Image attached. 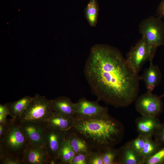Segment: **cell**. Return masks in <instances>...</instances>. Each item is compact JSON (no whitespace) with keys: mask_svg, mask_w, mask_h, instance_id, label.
Returning a JSON list of instances; mask_svg holds the SVG:
<instances>
[{"mask_svg":"<svg viewBox=\"0 0 164 164\" xmlns=\"http://www.w3.org/2000/svg\"><path fill=\"white\" fill-rule=\"evenodd\" d=\"M162 147L153 140L152 137H147L140 155L143 164L146 159L153 155Z\"/></svg>","mask_w":164,"mask_h":164,"instance_id":"cell-21","label":"cell"},{"mask_svg":"<svg viewBox=\"0 0 164 164\" xmlns=\"http://www.w3.org/2000/svg\"><path fill=\"white\" fill-rule=\"evenodd\" d=\"M154 141L159 145L164 146V122L161 123L154 135Z\"/></svg>","mask_w":164,"mask_h":164,"instance_id":"cell-27","label":"cell"},{"mask_svg":"<svg viewBox=\"0 0 164 164\" xmlns=\"http://www.w3.org/2000/svg\"><path fill=\"white\" fill-rule=\"evenodd\" d=\"M136 111L141 115L157 117L162 112L163 103L160 97L147 91L138 97L135 101Z\"/></svg>","mask_w":164,"mask_h":164,"instance_id":"cell-7","label":"cell"},{"mask_svg":"<svg viewBox=\"0 0 164 164\" xmlns=\"http://www.w3.org/2000/svg\"><path fill=\"white\" fill-rule=\"evenodd\" d=\"M9 120L7 131L0 136V150L22 157L29 143L17 119L11 117Z\"/></svg>","mask_w":164,"mask_h":164,"instance_id":"cell-3","label":"cell"},{"mask_svg":"<svg viewBox=\"0 0 164 164\" xmlns=\"http://www.w3.org/2000/svg\"><path fill=\"white\" fill-rule=\"evenodd\" d=\"M147 138L138 135L135 139L128 143L131 147L140 155Z\"/></svg>","mask_w":164,"mask_h":164,"instance_id":"cell-25","label":"cell"},{"mask_svg":"<svg viewBox=\"0 0 164 164\" xmlns=\"http://www.w3.org/2000/svg\"><path fill=\"white\" fill-rule=\"evenodd\" d=\"M9 115V109L6 104H0V124L5 123L7 120L6 117Z\"/></svg>","mask_w":164,"mask_h":164,"instance_id":"cell-29","label":"cell"},{"mask_svg":"<svg viewBox=\"0 0 164 164\" xmlns=\"http://www.w3.org/2000/svg\"><path fill=\"white\" fill-rule=\"evenodd\" d=\"M75 153L69 143L65 139L58 153L59 164H71Z\"/></svg>","mask_w":164,"mask_h":164,"instance_id":"cell-20","label":"cell"},{"mask_svg":"<svg viewBox=\"0 0 164 164\" xmlns=\"http://www.w3.org/2000/svg\"><path fill=\"white\" fill-rule=\"evenodd\" d=\"M138 31L154 51L164 44V22L160 18L150 16L144 19L139 24Z\"/></svg>","mask_w":164,"mask_h":164,"instance_id":"cell-4","label":"cell"},{"mask_svg":"<svg viewBox=\"0 0 164 164\" xmlns=\"http://www.w3.org/2000/svg\"><path fill=\"white\" fill-rule=\"evenodd\" d=\"M33 97L25 96L17 101L6 104L12 118H18L26 109Z\"/></svg>","mask_w":164,"mask_h":164,"instance_id":"cell-18","label":"cell"},{"mask_svg":"<svg viewBox=\"0 0 164 164\" xmlns=\"http://www.w3.org/2000/svg\"><path fill=\"white\" fill-rule=\"evenodd\" d=\"M149 62V67L145 70L140 78L144 81L147 91L152 92L159 82L161 74L159 67L154 64L152 60Z\"/></svg>","mask_w":164,"mask_h":164,"instance_id":"cell-15","label":"cell"},{"mask_svg":"<svg viewBox=\"0 0 164 164\" xmlns=\"http://www.w3.org/2000/svg\"><path fill=\"white\" fill-rule=\"evenodd\" d=\"M99 10L97 0H90L85 8V17L89 25L91 27H94L97 25Z\"/></svg>","mask_w":164,"mask_h":164,"instance_id":"cell-19","label":"cell"},{"mask_svg":"<svg viewBox=\"0 0 164 164\" xmlns=\"http://www.w3.org/2000/svg\"><path fill=\"white\" fill-rule=\"evenodd\" d=\"M52 100L36 94L26 109L18 118L20 122L34 121L44 122L52 114Z\"/></svg>","mask_w":164,"mask_h":164,"instance_id":"cell-5","label":"cell"},{"mask_svg":"<svg viewBox=\"0 0 164 164\" xmlns=\"http://www.w3.org/2000/svg\"><path fill=\"white\" fill-rule=\"evenodd\" d=\"M66 132L46 128L45 144L50 157L46 164H59L58 153L65 140Z\"/></svg>","mask_w":164,"mask_h":164,"instance_id":"cell-8","label":"cell"},{"mask_svg":"<svg viewBox=\"0 0 164 164\" xmlns=\"http://www.w3.org/2000/svg\"><path fill=\"white\" fill-rule=\"evenodd\" d=\"M23 164H46L50 156L45 145L29 144L22 155Z\"/></svg>","mask_w":164,"mask_h":164,"instance_id":"cell-11","label":"cell"},{"mask_svg":"<svg viewBox=\"0 0 164 164\" xmlns=\"http://www.w3.org/2000/svg\"><path fill=\"white\" fill-rule=\"evenodd\" d=\"M96 150L114 147L122 140L124 126L108 113L95 117L74 118L72 128Z\"/></svg>","mask_w":164,"mask_h":164,"instance_id":"cell-2","label":"cell"},{"mask_svg":"<svg viewBox=\"0 0 164 164\" xmlns=\"http://www.w3.org/2000/svg\"><path fill=\"white\" fill-rule=\"evenodd\" d=\"M75 103V118H88L107 114L108 108L100 105L97 101L81 98Z\"/></svg>","mask_w":164,"mask_h":164,"instance_id":"cell-9","label":"cell"},{"mask_svg":"<svg viewBox=\"0 0 164 164\" xmlns=\"http://www.w3.org/2000/svg\"><path fill=\"white\" fill-rule=\"evenodd\" d=\"M138 135L146 137H152L161 124L157 117L141 115L135 121Z\"/></svg>","mask_w":164,"mask_h":164,"instance_id":"cell-12","label":"cell"},{"mask_svg":"<svg viewBox=\"0 0 164 164\" xmlns=\"http://www.w3.org/2000/svg\"><path fill=\"white\" fill-rule=\"evenodd\" d=\"M18 121L29 144L45 145L46 127L44 122L34 121Z\"/></svg>","mask_w":164,"mask_h":164,"instance_id":"cell-10","label":"cell"},{"mask_svg":"<svg viewBox=\"0 0 164 164\" xmlns=\"http://www.w3.org/2000/svg\"><path fill=\"white\" fill-rule=\"evenodd\" d=\"M157 12L160 17L164 16V0H163L159 4Z\"/></svg>","mask_w":164,"mask_h":164,"instance_id":"cell-30","label":"cell"},{"mask_svg":"<svg viewBox=\"0 0 164 164\" xmlns=\"http://www.w3.org/2000/svg\"><path fill=\"white\" fill-rule=\"evenodd\" d=\"M0 164H23V157L0 150Z\"/></svg>","mask_w":164,"mask_h":164,"instance_id":"cell-22","label":"cell"},{"mask_svg":"<svg viewBox=\"0 0 164 164\" xmlns=\"http://www.w3.org/2000/svg\"><path fill=\"white\" fill-rule=\"evenodd\" d=\"M164 97V94L163 95H162L160 97Z\"/></svg>","mask_w":164,"mask_h":164,"instance_id":"cell-31","label":"cell"},{"mask_svg":"<svg viewBox=\"0 0 164 164\" xmlns=\"http://www.w3.org/2000/svg\"><path fill=\"white\" fill-rule=\"evenodd\" d=\"M119 149L118 164H143L139 154L128 142Z\"/></svg>","mask_w":164,"mask_h":164,"instance_id":"cell-17","label":"cell"},{"mask_svg":"<svg viewBox=\"0 0 164 164\" xmlns=\"http://www.w3.org/2000/svg\"><path fill=\"white\" fill-rule=\"evenodd\" d=\"M119 149L110 147L102 151V160L103 164H117L116 159L118 158Z\"/></svg>","mask_w":164,"mask_h":164,"instance_id":"cell-23","label":"cell"},{"mask_svg":"<svg viewBox=\"0 0 164 164\" xmlns=\"http://www.w3.org/2000/svg\"><path fill=\"white\" fill-rule=\"evenodd\" d=\"M164 146L153 155L146 159L144 164H164Z\"/></svg>","mask_w":164,"mask_h":164,"instance_id":"cell-24","label":"cell"},{"mask_svg":"<svg viewBox=\"0 0 164 164\" xmlns=\"http://www.w3.org/2000/svg\"><path fill=\"white\" fill-rule=\"evenodd\" d=\"M84 71L98 101L116 108H124L132 104L138 97L140 77L114 47L103 44L92 46Z\"/></svg>","mask_w":164,"mask_h":164,"instance_id":"cell-1","label":"cell"},{"mask_svg":"<svg viewBox=\"0 0 164 164\" xmlns=\"http://www.w3.org/2000/svg\"><path fill=\"white\" fill-rule=\"evenodd\" d=\"M143 37L126 55V62L132 70L138 73L148 61L153 60L155 53Z\"/></svg>","mask_w":164,"mask_h":164,"instance_id":"cell-6","label":"cell"},{"mask_svg":"<svg viewBox=\"0 0 164 164\" xmlns=\"http://www.w3.org/2000/svg\"><path fill=\"white\" fill-rule=\"evenodd\" d=\"M51 107L54 113L73 118L75 116V103L65 96L52 100Z\"/></svg>","mask_w":164,"mask_h":164,"instance_id":"cell-13","label":"cell"},{"mask_svg":"<svg viewBox=\"0 0 164 164\" xmlns=\"http://www.w3.org/2000/svg\"><path fill=\"white\" fill-rule=\"evenodd\" d=\"M88 155L80 153H76L71 164H88Z\"/></svg>","mask_w":164,"mask_h":164,"instance_id":"cell-28","label":"cell"},{"mask_svg":"<svg viewBox=\"0 0 164 164\" xmlns=\"http://www.w3.org/2000/svg\"><path fill=\"white\" fill-rule=\"evenodd\" d=\"M74 118L63 116L53 112L45 122L47 128L67 131L72 128Z\"/></svg>","mask_w":164,"mask_h":164,"instance_id":"cell-16","label":"cell"},{"mask_svg":"<svg viewBox=\"0 0 164 164\" xmlns=\"http://www.w3.org/2000/svg\"><path fill=\"white\" fill-rule=\"evenodd\" d=\"M65 139L69 143L75 153L89 155L94 150L82 137L72 128L66 131Z\"/></svg>","mask_w":164,"mask_h":164,"instance_id":"cell-14","label":"cell"},{"mask_svg":"<svg viewBox=\"0 0 164 164\" xmlns=\"http://www.w3.org/2000/svg\"><path fill=\"white\" fill-rule=\"evenodd\" d=\"M102 151H93L88 155V164H103L102 160Z\"/></svg>","mask_w":164,"mask_h":164,"instance_id":"cell-26","label":"cell"}]
</instances>
